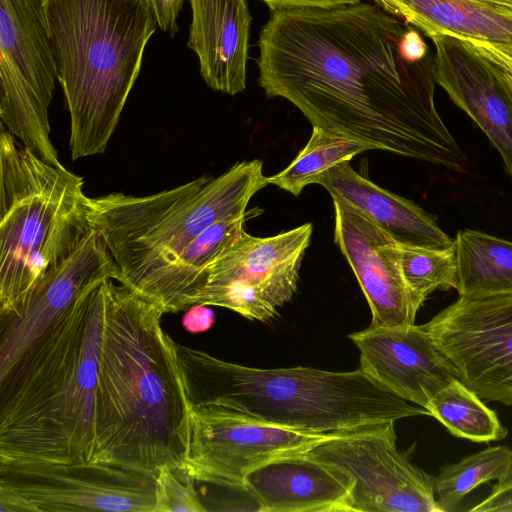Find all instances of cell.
I'll return each instance as SVG.
<instances>
[{"label": "cell", "mask_w": 512, "mask_h": 512, "mask_svg": "<svg viewBox=\"0 0 512 512\" xmlns=\"http://www.w3.org/2000/svg\"><path fill=\"white\" fill-rule=\"evenodd\" d=\"M463 39L469 42L484 56L501 66L512 83V53L503 44L483 40Z\"/></svg>", "instance_id": "cell-31"}, {"label": "cell", "mask_w": 512, "mask_h": 512, "mask_svg": "<svg viewBox=\"0 0 512 512\" xmlns=\"http://www.w3.org/2000/svg\"><path fill=\"white\" fill-rule=\"evenodd\" d=\"M428 38L435 47L436 84L481 128L512 177V83L507 73L459 36Z\"/></svg>", "instance_id": "cell-14"}, {"label": "cell", "mask_w": 512, "mask_h": 512, "mask_svg": "<svg viewBox=\"0 0 512 512\" xmlns=\"http://www.w3.org/2000/svg\"><path fill=\"white\" fill-rule=\"evenodd\" d=\"M404 280L419 307L435 290L457 288L458 266L455 245L426 248L399 244Z\"/></svg>", "instance_id": "cell-27"}, {"label": "cell", "mask_w": 512, "mask_h": 512, "mask_svg": "<svg viewBox=\"0 0 512 512\" xmlns=\"http://www.w3.org/2000/svg\"><path fill=\"white\" fill-rule=\"evenodd\" d=\"M408 27L362 2L271 11L258 40V84L312 127L462 171L466 157L435 105L434 54L409 55Z\"/></svg>", "instance_id": "cell-1"}, {"label": "cell", "mask_w": 512, "mask_h": 512, "mask_svg": "<svg viewBox=\"0 0 512 512\" xmlns=\"http://www.w3.org/2000/svg\"><path fill=\"white\" fill-rule=\"evenodd\" d=\"M271 11L307 9V8H331L346 4H357L361 0H261Z\"/></svg>", "instance_id": "cell-33"}, {"label": "cell", "mask_w": 512, "mask_h": 512, "mask_svg": "<svg viewBox=\"0 0 512 512\" xmlns=\"http://www.w3.org/2000/svg\"><path fill=\"white\" fill-rule=\"evenodd\" d=\"M373 148L359 140L313 127L307 144L294 160L281 172L268 177L276 185L298 196L309 184L328 169Z\"/></svg>", "instance_id": "cell-25"}, {"label": "cell", "mask_w": 512, "mask_h": 512, "mask_svg": "<svg viewBox=\"0 0 512 512\" xmlns=\"http://www.w3.org/2000/svg\"><path fill=\"white\" fill-rule=\"evenodd\" d=\"M72 160L105 152L156 30L150 0H45Z\"/></svg>", "instance_id": "cell-5"}, {"label": "cell", "mask_w": 512, "mask_h": 512, "mask_svg": "<svg viewBox=\"0 0 512 512\" xmlns=\"http://www.w3.org/2000/svg\"><path fill=\"white\" fill-rule=\"evenodd\" d=\"M360 351L359 368L400 398L427 408L457 378L422 325L368 327L349 335Z\"/></svg>", "instance_id": "cell-16"}, {"label": "cell", "mask_w": 512, "mask_h": 512, "mask_svg": "<svg viewBox=\"0 0 512 512\" xmlns=\"http://www.w3.org/2000/svg\"><path fill=\"white\" fill-rule=\"evenodd\" d=\"M422 326L461 382L512 406V294L459 297Z\"/></svg>", "instance_id": "cell-12"}, {"label": "cell", "mask_w": 512, "mask_h": 512, "mask_svg": "<svg viewBox=\"0 0 512 512\" xmlns=\"http://www.w3.org/2000/svg\"><path fill=\"white\" fill-rule=\"evenodd\" d=\"M395 421L342 431L306 452L351 484L350 511L441 512L434 477L397 446Z\"/></svg>", "instance_id": "cell-10"}, {"label": "cell", "mask_w": 512, "mask_h": 512, "mask_svg": "<svg viewBox=\"0 0 512 512\" xmlns=\"http://www.w3.org/2000/svg\"><path fill=\"white\" fill-rule=\"evenodd\" d=\"M426 409L455 437L487 443L507 435L496 412L458 378L441 389Z\"/></svg>", "instance_id": "cell-24"}, {"label": "cell", "mask_w": 512, "mask_h": 512, "mask_svg": "<svg viewBox=\"0 0 512 512\" xmlns=\"http://www.w3.org/2000/svg\"><path fill=\"white\" fill-rule=\"evenodd\" d=\"M159 28L171 36L178 32L177 18L184 0H150Z\"/></svg>", "instance_id": "cell-30"}, {"label": "cell", "mask_w": 512, "mask_h": 512, "mask_svg": "<svg viewBox=\"0 0 512 512\" xmlns=\"http://www.w3.org/2000/svg\"><path fill=\"white\" fill-rule=\"evenodd\" d=\"M164 311L114 279L103 282L94 420L97 462L156 477L184 470L191 404Z\"/></svg>", "instance_id": "cell-2"}, {"label": "cell", "mask_w": 512, "mask_h": 512, "mask_svg": "<svg viewBox=\"0 0 512 512\" xmlns=\"http://www.w3.org/2000/svg\"><path fill=\"white\" fill-rule=\"evenodd\" d=\"M182 317V326L191 333H201L209 330L214 322L213 311L207 305L196 304L186 309Z\"/></svg>", "instance_id": "cell-32"}, {"label": "cell", "mask_w": 512, "mask_h": 512, "mask_svg": "<svg viewBox=\"0 0 512 512\" xmlns=\"http://www.w3.org/2000/svg\"><path fill=\"white\" fill-rule=\"evenodd\" d=\"M268 182L258 159L235 163L217 177L147 196L114 192L90 198L89 217L115 265V281L146 298L164 271L204 230L245 214Z\"/></svg>", "instance_id": "cell-6"}, {"label": "cell", "mask_w": 512, "mask_h": 512, "mask_svg": "<svg viewBox=\"0 0 512 512\" xmlns=\"http://www.w3.org/2000/svg\"><path fill=\"white\" fill-rule=\"evenodd\" d=\"M0 57L49 107L57 72L45 0H0Z\"/></svg>", "instance_id": "cell-21"}, {"label": "cell", "mask_w": 512, "mask_h": 512, "mask_svg": "<svg viewBox=\"0 0 512 512\" xmlns=\"http://www.w3.org/2000/svg\"><path fill=\"white\" fill-rule=\"evenodd\" d=\"M427 37L450 34L512 45V9L481 0H372Z\"/></svg>", "instance_id": "cell-20"}, {"label": "cell", "mask_w": 512, "mask_h": 512, "mask_svg": "<svg viewBox=\"0 0 512 512\" xmlns=\"http://www.w3.org/2000/svg\"><path fill=\"white\" fill-rule=\"evenodd\" d=\"M332 200L334 241L369 304V327L415 324L420 307L401 271L399 243L356 207L339 198Z\"/></svg>", "instance_id": "cell-13"}, {"label": "cell", "mask_w": 512, "mask_h": 512, "mask_svg": "<svg viewBox=\"0 0 512 512\" xmlns=\"http://www.w3.org/2000/svg\"><path fill=\"white\" fill-rule=\"evenodd\" d=\"M177 354L191 405H219L273 425L318 433L430 416L360 368H255L180 344Z\"/></svg>", "instance_id": "cell-4"}, {"label": "cell", "mask_w": 512, "mask_h": 512, "mask_svg": "<svg viewBox=\"0 0 512 512\" xmlns=\"http://www.w3.org/2000/svg\"><path fill=\"white\" fill-rule=\"evenodd\" d=\"M105 280L83 291L0 377V462L98 463L94 405Z\"/></svg>", "instance_id": "cell-3"}, {"label": "cell", "mask_w": 512, "mask_h": 512, "mask_svg": "<svg viewBox=\"0 0 512 512\" xmlns=\"http://www.w3.org/2000/svg\"><path fill=\"white\" fill-rule=\"evenodd\" d=\"M253 211L218 221L198 235L159 277L145 299L164 313L185 310L186 299L214 258L239 234Z\"/></svg>", "instance_id": "cell-22"}, {"label": "cell", "mask_w": 512, "mask_h": 512, "mask_svg": "<svg viewBox=\"0 0 512 512\" xmlns=\"http://www.w3.org/2000/svg\"><path fill=\"white\" fill-rule=\"evenodd\" d=\"M338 433L281 427L219 405H191L184 469L195 481L242 490L253 469L307 452Z\"/></svg>", "instance_id": "cell-11"}, {"label": "cell", "mask_w": 512, "mask_h": 512, "mask_svg": "<svg viewBox=\"0 0 512 512\" xmlns=\"http://www.w3.org/2000/svg\"><path fill=\"white\" fill-rule=\"evenodd\" d=\"M83 178L51 165L2 124L0 313L19 304L93 230Z\"/></svg>", "instance_id": "cell-7"}, {"label": "cell", "mask_w": 512, "mask_h": 512, "mask_svg": "<svg viewBox=\"0 0 512 512\" xmlns=\"http://www.w3.org/2000/svg\"><path fill=\"white\" fill-rule=\"evenodd\" d=\"M156 512L155 477L107 463L0 462V512Z\"/></svg>", "instance_id": "cell-9"}, {"label": "cell", "mask_w": 512, "mask_h": 512, "mask_svg": "<svg viewBox=\"0 0 512 512\" xmlns=\"http://www.w3.org/2000/svg\"><path fill=\"white\" fill-rule=\"evenodd\" d=\"M195 479L186 471L168 466L155 477L156 512H204L194 487Z\"/></svg>", "instance_id": "cell-28"}, {"label": "cell", "mask_w": 512, "mask_h": 512, "mask_svg": "<svg viewBox=\"0 0 512 512\" xmlns=\"http://www.w3.org/2000/svg\"><path fill=\"white\" fill-rule=\"evenodd\" d=\"M312 232L311 223L269 237L252 236L243 228L203 271L185 310L201 304L250 320L272 319L297 290Z\"/></svg>", "instance_id": "cell-8"}, {"label": "cell", "mask_w": 512, "mask_h": 512, "mask_svg": "<svg viewBox=\"0 0 512 512\" xmlns=\"http://www.w3.org/2000/svg\"><path fill=\"white\" fill-rule=\"evenodd\" d=\"M474 512H512V472L497 481L490 494L476 506L469 509Z\"/></svg>", "instance_id": "cell-29"}, {"label": "cell", "mask_w": 512, "mask_h": 512, "mask_svg": "<svg viewBox=\"0 0 512 512\" xmlns=\"http://www.w3.org/2000/svg\"><path fill=\"white\" fill-rule=\"evenodd\" d=\"M512 472V450L494 446L443 467L434 477V493L441 512L455 510L479 485L500 480Z\"/></svg>", "instance_id": "cell-26"}, {"label": "cell", "mask_w": 512, "mask_h": 512, "mask_svg": "<svg viewBox=\"0 0 512 512\" xmlns=\"http://www.w3.org/2000/svg\"><path fill=\"white\" fill-rule=\"evenodd\" d=\"M315 183L323 186L332 198L365 213L399 244L426 248H448L454 244L431 214L363 177L349 161L328 169Z\"/></svg>", "instance_id": "cell-19"}, {"label": "cell", "mask_w": 512, "mask_h": 512, "mask_svg": "<svg viewBox=\"0 0 512 512\" xmlns=\"http://www.w3.org/2000/svg\"><path fill=\"white\" fill-rule=\"evenodd\" d=\"M481 1H486V2H490V3L502 5V6L512 9V0H481Z\"/></svg>", "instance_id": "cell-34"}, {"label": "cell", "mask_w": 512, "mask_h": 512, "mask_svg": "<svg viewBox=\"0 0 512 512\" xmlns=\"http://www.w3.org/2000/svg\"><path fill=\"white\" fill-rule=\"evenodd\" d=\"M511 53H512V45L503 44Z\"/></svg>", "instance_id": "cell-35"}, {"label": "cell", "mask_w": 512, "mask_h": 512, "mask_svg": "<svg viewBox=\"0 0 512 512\" xmlns=\"http://www.w3.org/2000/svg\"><path fill=\"white\" fill-rule=\"evenodd\" d=\"M454 245L459 297L512 294V241L482 231L461 229Z\"/></svg>", "instance_id": "cell-23"}, {"label": "cell", "mask_w": 512, "mask_h": 512, "mask_svg": "<svg viewBox=\"0 0 512 512\" xmlns=\"http://www.w3.org/2000/svg\"><path fill=\"white\" fill-rule=\"evenodd\" d=\"M261 512H351L350 482L306 452L273 459L243 483Z\"/></svg>", "instance_id": "cell-17"}, {"label": "cell", "mask_w": 512, "mask_h": 512, "mask_svg": "<svg viewBox=\"0 0 512 512\" xmlns=\"http://www.w3.org/2000/svg\"><path fill=\"white\" fill-rule=\"evenodd\" d=\"M116 274L105 243L93 229L76 251L19 304L0 313V377L83 291L105 279H115Z\"/></svg>", "instance_id": "cell-15"}, {"label": "cell", "mask_w": 512, "mask_h": 512, "mask_svg": "<svg viewBox=\"0 0 512 512\" xmlns=\"http://www.w3.org/2000/svg\"><path fill=\"white\" fill-rule=\"evenodd\" d=\"M192 19L187 46L212 90L236 95L246 89L252 17L246 0H188Z\"/></svg>", "instance_id": "cell-18"}]
</instances>
